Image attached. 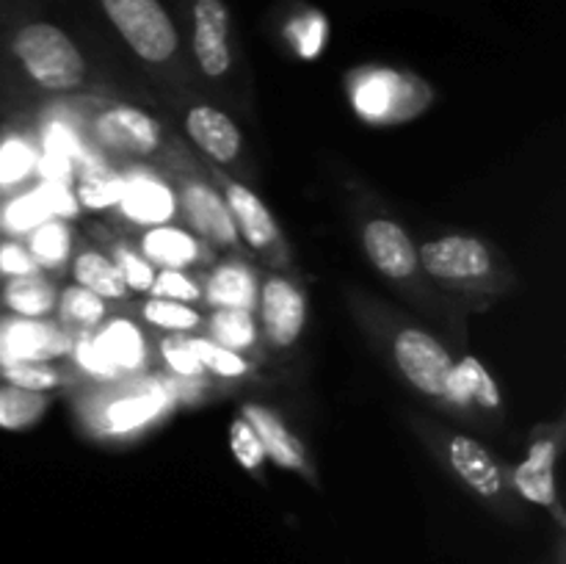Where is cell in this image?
Wrapping results in <instances>:
<instances>
[{"label":"cell","mask_w":566,"mask_h":564,"mask_svg":"<svg viewBox=\"0 0 566 564\" xmlns=\"http://www.w3.org/2000/svg\"><path fill=\"white\" fill-rule=\"evenodd\" d=\"M216 180L221 182V197H224L232 221H235L238 238H241L254 254L269 258L271 265H285L287 249L285 241H282L280 227H276L274 216H271L269 205H265L252 188L243 186V182L238 180H230V177H224L221 171H216Z\"/></svg>","instance_id":"obj_5"},{"label":"cell","mask_w":566,"mask_h":564,"mask_svg":"<svg viewBox=\"0 0 566 564\" xmlns=\"http://www.w3.org/2000/svg\"><path fill=\"white\" fill-rule=\"evenodd\" d=\"M446 459L453 476L468 487L481 501L506 506L509 479L501 459L490 451L481 440L470 435H451L446 442Z\"/></svg>","instance_id":"obj_9"},{"label":"cell","mask_w":566,"mask_h":564,"mask_svg":"<svg viewBox=\"0 0 566 564\" xmlns=\"http://www.w3.org/2000/svg\"><path fill=\"white\" fill-rule=\"evenodd\" d=\"M94 343L116 374H138L147 368L149 348L142 326L130 318H111L92 332Z\"/></svg>","instance_id":"obj_17"},{"label":"cell","mask_w":566,"mask_h":564,"mask_svg":"<svg viewBox=\"0 0 566 564\" xmlns=\"http://www.w3.org/2000/svg\"><path fill=\"white\" fill-rule=\"evenodd\" d=\"M55 302H59V291L42 271L6 280L0 291V304L17 318H48L50 313H55Z\"/></svg>","instance_id":"obj_23"},{"label":"cell","mask_w":566,"mask_h":564,"mask_svg":"<svg viewBox=\"0 0 566 564\" xmlns=\"http://www.w3.org/2000/svg\"><path fill=\"white\" fill-rule=\"evenodd\" d=\"M39 169V153L22 133L0 138V197H11L33 171Z\"/></svg>","instance_id":"obj_26"},{"label":"cell","mask_w":566,"mask_h":564,"mask_svg":"<svg viewBox=\"0 0 566 564\" xmlns=\"http://www.w3.org/2000/svg\"><path fill=\"white\" fill-rule=\"evenodd\" d=\"M260 324L274 348H291L307 324V299L287 276H265L258 291Z\"/></svg>","instance_id":"obj_12"},{"label":"cell","mask_w":566,"mask_h":564,"mask_svg":"<svg viewBox=\"0 0 566 564\" xmlns=\"http://www.w3.org/2000/svg\"><path fill=\"white\" fill-rule=\"evenodd\" d=\"M420 269L446 285H484L495 274L490 247L475 236H442L418 249Z\"/></svg>","instance_id":"obj_3"},{"label":"cell","mask_w":566,"mask_h":564,"mask_svg":"<svg viewBox=\"0 0 566 564\" xmlns=\"http://www.w3.org/2000/svg\"><path fill=\"white\" fill-rule=\"evenodd\" d=\"M363 247L374 269L387 280H412L418 274V247L398 221L370 219L363 230Z\"/></svg>","instance_id":"obj_15"},{"label":"cell","mask_w":566,"mask_h":564,"mask_svg":"<svg viewBox=\"0 0 566 564\" xmlns=\"http://www.w3.org/2000/svg\"><path fill=\"white\" fill-rule=\"evenodd\" d=\"M556 459H558L556 437H539V440L528 448L523 462L512 470L509 490L517 492L523 501L553 512L556 523L564 525V514H562V506H558V495H556Z\"/></svg>","instance_id":"obj_13"},{"label":"cell","mask_w":566,"mask_h":564,"mask_svg":"<svg viewBox=\"0 0 566 564\" xmlns=\"http://www.w3.org/2000/svg\"><path fill=\"white\" fill-rule=\"evenodd\" d=\"M186 130L191 142L216 164H230L241 155V130L224 111L213 105H193L186 114Z\"/></svg>","instance_id":"obj_16"},{"label":"cell","mask_w":566,"mask_h":564,"mask_svg":"<svg viewBox=\"0 0 566 564\" xmlns=\"http://www.w3.org/2000/svg\"><path fill=\"white\" fill-rule=\"evenodd\" d=\"M392 359H396L403 379L418 387L423 396L437 398V401L446 398L453 357L434 335H429L420 326H403L392 337Z\"/></svg>","instance_id":"obj_4"},{"label":"cell","mask_w":566,"mask_h":564,"mask_svg":"<svg viewBox=\"0 0 566 564\" xmlns=\"http://www.w3.org/2000/svg\"><path fill=\"white\" fill-rule=\"evenodd\" d=\"M127 180L116 175H88L77 188L75 199L88 210H105L119 208L122 197H125Z\"/></svg>","instance_id":"obj_35"},{"label":"cell","mask_w":566,"mask_h":564,"mask_svg":"<svg viewBox=\"0 0 566 564\" xmlns=\"http://www.w3.org/2000/svg\"><path fill=\"white\" fill-rule=\"evenodd\" d=\"M241 415L249 420L254 435L260 437V446H263L265 459H269V462L280 464L282 470H291V473L304 476V479L313 481V484L318 481L304 442L287 429L285 420H282L274 409L263 407V404H243Z\"/></svg>","instance_id":"obj_14"},{"label":"cell","mask_w":566,"mask_h":564,"mask_svg":"<svg viewBox=\"0 0 566 564\" xmlns=\"http://www.w3.org/2000/svg\"><path fill=\"white\" fill-rule=\"evenodd\" d=\"M138 315H142L147 324L158 326L164 332H175V335H188V332H197L202 326V315L193 307L182 302H171V299H147V302L138 307Z\"/></svg>","instance_id":"obj_32"},{"label":"cell","mask_w":566,"mask_h":564,"mask_svg":"<svg viewBox=\"0 0 566 564\" xmlns=\"http://www.w3.org/2000/svg\"><path fill=\"white\" fill-rule=\"evenodd\" d=\"M72 276H75V285L97 293L105 302H125L130 296L114 260L97 249H81L72 258Z\"/></svg>","instance_id":"obj_24"},{"label":"cell","mask_w":566,"mask_h":564,"mask_svg":"<svg viewBox=\"0 0 566 564\" xmlns=\"http://www.w3.org/2000/svg\"><path fill=\"white\" fill-rule=\"evenodd\" d=\"M28 252L33 254L39 269H64L70 263L72 247H75V238H72V230L64 224V221L48 219L36 227V230L28 232Z\"/></svg>","instance_id":"obj_27"},{"label":"cell","mask_w":566,"mask_h":564,"mask_svg":"<svg viewBox=\"0 0 566 564\" xmlns=\"http://www.w3.org/2000/svg\"><path fill=\"white\" fill-rule=\"evenodd\" d=\"M160 354H164L166 363L171 365V370H177L180 376H202L205 368L199 365V359L193 357V352L188 348L186 337H169V341L160 343Z\"/></svg>","instance_id":"obj_39"},{"label":"cell","mask_w":566,"mask_h":564,"mask_svg":"<svg viewBox=\"0 0 566 564\" xmlns=\"http://www.w3.org/2000/svg\"><path fill=\"white\" fill-rule=\"evenodd\" d=\"M72 354H75L77 365H81L83 370H88V374L105 376V379H111V376H116V370L111 368L108 359L103 357V352H99L97 343H94L92 332H83L81 341L72 343Z\"/></svg>","instance_id":"obj_40"},{"label":"cell","mask_w":566,"mask_h":564,"mask_svg":"<svg viewBox=\"0 0 566 564\" xmlns=\"http://www.w3.org/2000/svg\"><path fill=\"white\" fill-rule=\"evenodd\" d=\"M230 448L235 462L241 464L247 473L263 479V468L269 459H265L263 446H260V437L254 435V429L249 426V420L243 418V415H238V418L230 424Z\"/></svg>","instance_id":"obj_34"},{"label":"cell","mask_w":566,"mask_h":564,"mask_svg":"<svg viewBox=\"0 0 566 564\" xmlns=\"http://www.w3.org/2000/svg\"><path fill=\"white\" fill-rule=\"evenodd\" d=\"M48 219H53V213H50L48 197H44L42 188L22 191L17 197H6L3 205H0V227L14 232V236L36 230Z\"/></svg>","instance_id":"obj_30"},{"label":"cell","mask_w":566,"mask_h":564,"mask_svg":"<svg viewBox=\"0 0 566 564\" xmlns=\"http://www.w3.org/2000/svg\"><path fill=\"white\" fill-rule=\"evenodd\" d=\"M61 321L66 326H75L77 332H94L108 315V304L105 299H99L97 293L86 291L81 285H66L59 293V302H55Z\"/></svg>","instance_id":"obj_29"},{"label":"cell","mask_w":566,"mask_h":564,"mask_svg":"<svg viewBox=\"0 0 566 564\" xmlns=\"http://www.w3.org/2000/svg\"><path fill=\"white\" fill-rule=\"evenodd\" d=\"M191 53L205 77H224L232 70V14L224 0H188Z\"/></svg>","instance_id":"obj_7"},{"label":"cell","mask_w":566,"mask_h":564,"mask_svg":"<svg viewBox=\"0 0 566 564\" xmlns=\"http://www.w3.org/2000/svg\"><path fill=\"white\" fill-rule=\"evenodd\" d=\"M205 299L210 307L219 310H252L258 307V280L254 271L241 260H221L213 271H210L208 282H205Z\"/></svg>","instance_id":"obj_19"},{"label":"cell","mask_w":566,"mask_h":564,"mask_svg":"<svg viewBox=\"0 0 566 564\" xmlns=\"http://www.w3.org/2000/svg\"><path fill=\"white\" fill-rule=\"evenodd\" d=\"M122 42L147 64H166L180 53V31L160 0H97Z\"/></svg>","instance_id":"obj_2"},{"label":"cell","mask_w":566,"mask_h":564,"mask_svg":"<svg viewBox=\"0 0 566 564\" xmlns=\"http://www.w3.org/2000/svg\"><path fill=\"white\" fill-rule=\"evenodd\" d=\"M94 136L108 153L130 160H149L164 147V130L147 111L136 105H105L92 122Z\"/></svg>","instance_id":"obj_6"},{"label":"cell","mask_w":566,"mask_h":564,"mask_svg":"<svg viewBox=\"0 0 566 564\" xmlns=\"http://www.w3.org/2000/svg\"><path fill=\"white\" fill-rule=\"evenodd\" d=\"M9 53L39 88L75 92L86 83V59L75 39L48 20H22L9 31Z\"/></svg>","instance_id":"obj_1"},{"label":"cell","mask_w":566,"mask_h":564,"mask_svg":"<svg viewBox=\"0 0 566 564\" xmlns=\"http://www.w3.org/2000/svg\"><path fill=\"white\" fill-rule=\"evenodd\" d=\"M166 407V390L160 385H144L133 390L130 396H119L99 409V426L105 435H127V431L142 429L147 420H153Z\"/></svg>","instance_id":"obj_22"},{"label":"cell","mask_w":566,"mask_h":564,"mask_svg":"<svg viewBox=\"0 0 566 564\" xmlns=\"http://www.w3.org/2000/svg\"><path fill=\"white\" fill-rule=\"evenodd\" d=\"M446 398L457 407H479L486 412H497L503 407V396L497 382L486 370L479 357H462L453 363L451 376L446 385Z\"/></svg>","instance_id":"obj_18"},{"label":"cell","mask_w":566,"mask_h":564,"mask_svg":"<svg viewBox=\"0 0 566 564\" xmlns=\"http://www.w3.org/2000/svg\"><path fill=\"white\" fill-rule=\"evenodd\" d=\"M177 194H180V208L186 210V219L191 221L199 238H205L210 247L230 249V252L235 249L238 252L241 238H238L235 221H232L221 191H216L199 177L180 175L177 177Z\"/></svg>","instance_id":"obj_11"},{"label":"cell","mask_w":566,"mask_h":564,"mask_svg":"<svg viewBox=\"0 0 566 564\" xmlns=\"http://www.w3.org/2000/svg\"><path fill=\"white\" fill-rule=\"evenodd\" d=\"M142 254L158 269H188L202 260V243L197 236L175 224L147 227L142 236Z\"/></svg>","instance_id":"obj_20"},{"label":"cell","mask_w":566,"mask_h":564,"mask_svg":"<svg viewBox=\"0 0 566 564\" xmlns=\"http://www.w3.org/2000/svg\"><path fill=\"white\" fill-rule=\"evenodd\" d=\"M186 343L193 352V357L199 359V365L205 368V374H213L219 379H243V376L252 374V363L243 354L230 352V348L219 346L210 337L191 335L186 337Z\"/></svg>","instance_id":"obj_31"},{"label":"cell","mask_w":566,"mask_h":564,"mask_svg":"<svg viewBox=\"0 0 566 564\" xmlns=\"http://www.w3.org/2000/svg\"><path fill=\"white\" fill-rule=\"evenodd\" d=\"M210 341L219 346L230 348V352L247 354L258 346V324H254L252 310H213L208 321Z\"/></svg>","instance_id":"obj_28"},{"label":"cell","mask_w":566,"mask_h":564,"mask_svg":"<svg viewBox=\"0 0 566 564\" xmlns=\"http://www.w3.org/2000/svg\"><path fill=\"white\" fill-rule=\"evenodd\" d=\"M72 335L48 318H0V368L11 363H53L72 354Z\"/></svg>","instance_id":"obj_8"},{"label":"cell","mask_w":566,"mask_h":564,"mask_svg":"<svg viewBox=\"0 0 566 564\" xmlns=\"http://www.w3.org/2000/svg\"><path fill=\"white\" fill-rule=\"evenodd\" d=\"M415 94L431 92L418 77L398 75V72H370L354 88V105L370 122L409 119V116H415V111L426 105V100H415Z\"/></svg>","instance_id":"obj_10"},{"label":"cell","mask_w":566,"mask_h":564,"mask_svg":"<svg viewBox=\"0 0 566 564\" xmlns=\"http://www.w3.org/2000/svg\"><path fill=\"white\" fill-rule=\"evenodd\" d=\"M0 382H9L22 390L50 393L64 385V374H59L50 363H11L0 368Z\"/></svg>","instance_id":"obj_33"},{"label":"cell","mask_w":566,"mask_h":564,"mask_svg":"<svg viewBox=\"0 0 566 564\" xmlns=\"http://www.w3.org/2000/svg\"><path fill=\"white\" fill-rule=\"evenodd\" d=\"M119 210L133 224L158 227L169 224L177 210V202L171 188H166L164 182L153 180V177H130Z\"/></svg>","instance_id":"obj_21"},{"label":"cell","mask_w":566,"mask_h":564,"mask_svg":"<svg viewBox=\"0 0 566 564\" xmlns=\"http://www.w3.org/2000/svg\"><path fill=\"white\" fill-rule=\"evenodd\" d=\"M149 293L158 299H171V302H199L202 299V288L197 285V280L186 274L180 269H160L155 271V282L149 288Z\"/></svg>","instance_id":"obj_37"},{"label":"cell","mask_w":566,"mask_h":564,"mask_svg":"<svg viewBox=\"0 0 566 564\" xmlns=\"http://www.w3.org/2000/svg\"><path fill=\"white\" fill-rule=\"evenodd\" d=\"M42 271L33 260V254L28 252L25 243L14 241V238H3L0 241V276L6 280H14V276H28Z\"/></svg>","instance_id":"obj_38"},{"label":"cell","mask_w":566,"mask_h":564,"mask_svg":"<svg viewBox=\"0 0 566 564\" xmlns=\"http://www.w3.org/2000/svg\"><path fill=\"white\" fill-rule=\"evenodd\" d=\"M50 393L22 390V387L0 382V429L22 431L36 426L50 409Z\"/></svg>","instance_id":"obj_25"},{"label":"cell","mask_w":566,"mask_h":564,"mask_svg":"<svg viewBox=\"0 0 566 564\" xmlns=\"http://www.w3.org/2000/svg\"><path fill=\"white\" fill-rule=\"evenodd\" d=\"M114 263L116 269H119L122 280H125L127 291L130 293H149V288H153L155 282V265L149 263L144 254L133 252L130 247H122V243H116L114 247Z\"/></svg>","instance_id":"obj_36"}]
</instances>
